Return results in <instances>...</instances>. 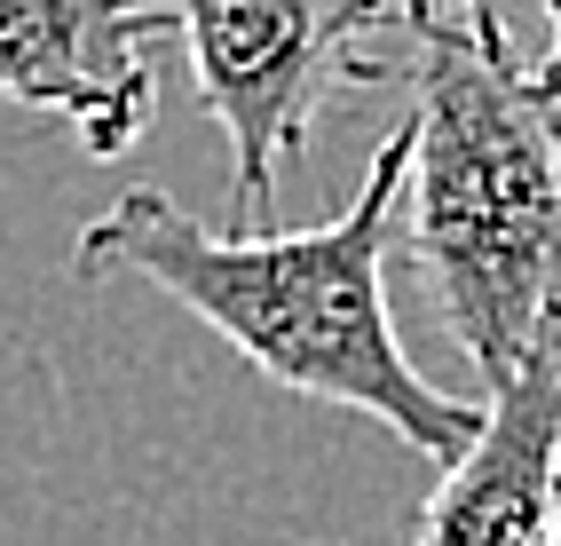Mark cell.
Returning <instances> with one entry per match:
<instances>
[{"label":"cell","mask_w":561,"mask_h":546,"mask_svg":"<svg viewBox=\"0 0 561 546\" xmlns=\"http://www.w3.org/2000/svg\"><path fill=\"white\" fill-rule=\"evenodd\" d=\"M403 159L411 135L396 120L356 198L317 230H214L151 182H127L103 214L80 223L71 277L159 285L174 309H191L206 333L230 341L261 380H277L301 405L356 412L443 467L474 444L482 405L435 388L396 333L388 253L403 246Z\"/></svg>","instance_id":"cell-1"},{"label":"cell","mask_w":561,"mask_h":546,"mask_svg":"<svg viewBox=\"0 0 561 546\" xmlns=\"http://www.w3.org/2000/svg\"><path fill=\"white\" fill-rule=\"evenodd\" d=\"M411 159L403 253L482 380L561 341V103L514 48L499 0H396Z\"/></svg>","instance_id":"cell-2"},{"label":"cell","mask_w":561,"mask_h":546,"mask_svg":"<svg viewBox=\"0 0 561 546\" xmlns=\"http://www.w3.org/2000/svg\"><path fill=\"white\" fill-rule=\"evenodd\" d=\"M388 9L396 0H167L191 95L230 143L238 230H277L285 167L356 88L396 71L364 48Z\"/></svg>","instance_id":"cell-3"},{"label":"cell","mask_w":561,"mask_h":546,"mask_svg":"<svg viewBox=\"0 0 561 546\" xmlns=\"http://www.w3.org/2000/svg\"><path fill=\"white\" fill-rule=\"evenodd\" d=\"M151 41H174L167 0H0V103L64 120L119 167L159 112Z\"/></svg>","instance_id":"cell-4"},{"label":"cell","mask_w":561,"mask_h":546,"mask_svg":"<svg viewBox=\"0 0 561 546\" xmlns=\"http://www.w3.org/2000/svg\"><path fill=\"white\" fill-rule=\"evenodd\" d=\"M561 515V341L482 396V428L435 467L411 546H546Z\"/></svg>","instance_id":"cell-5"},{"label":"cell","mask_w":561,"mask_h":546,"mask_svg":"<svg viewBox=\"0 0 561 546\" xmlns=\"http://www.w3.org/2000/svg\"><path fill=\"white\" fill-rule=\"evenodd\" d=\"M546 9V24H553V41H546V56H530V71H538V88L561 103V0H538Z\"/></svg>","instance_id":"cell-6"},{"label":"cell","mask_w":561,"mask_h":546,"mask_svg":"<svg viewBox=\"0 0 561 546\" xmlns=\"http://www.w3.org/2000/svg\"><path fill=\"white\" fill-rule=\"evenodd\" d=\"M546 546H561V515H553V538H546Z\"/></svg>","instance_id":"cell-7"}]
</instances>
